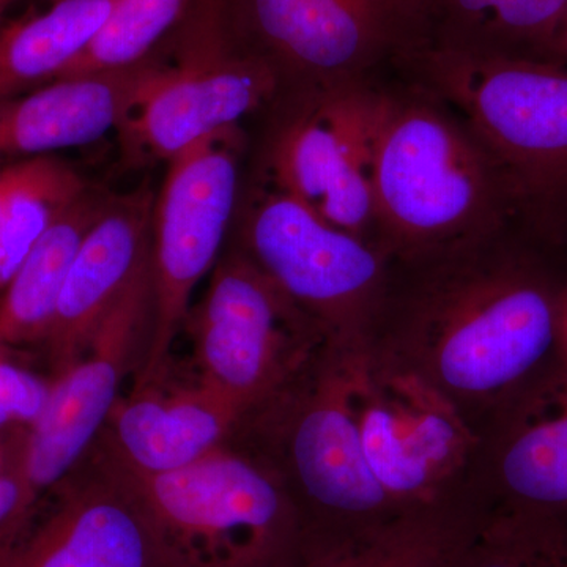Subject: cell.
Here are the masks:
<instances>
[{
	"instance_id": "23",
	"label": "cell",
	"mask_w": 567,
	"mask_h": 567,
	"mask_svg": "<svg viewBox=\"0 0 567 567\" xmlns=\"http://www.w3.org/2000/svg\"><path fill=\"white\" fill-rule=\"evenodd\" d=\"M89 189L84 178L54 155L0 166V295L41 234Z\"/></svg>"
},
{
	"instance_id": "2",
	"label": "cell",
	"mask_w": 567,
	"mask_h": 567,
	"mask_svg": "<svg viewBox=\"0 0 567 567\" xmlns=\"http://www.w3.org/2000/svg\"><path fill=\"white\" fill-rule=\"evenodd\" d=\"M371 186L377 245L399 265L494 238L516 215L491 153L427 89L377 92Z\"/></svg>"
},
{
	"instance_id": "6",
	"label": "cell",
	"mask_w": 567,
	"mask_h": 567,
	"mask_svg": "<svg viewBox=\"0 0 567 567\" xmlns=\"http://www.w3.org/2000/svg\"><path fill=\"white\" fill-rule=\"evenodd\" d=\"M350 405L365 462L399 513L476 505L480 434L423 377L372 347L352 350Z\"/></svg>"
},
{
	"instance_id": "20",
	"label": "cell",
	"mask_w": 567,
	"mask_h": 567,
	"mask_svg": "<svg viewBox=\"0 0 567 567\" xmlns=\"http://www.w3.org/2000/svg\"><path fill=\"white\" fill-rule=\"evenodd\" d=\"M425 3L434 47L532 61H551L567 10V0H425Z\"/></svg>"
},
{
	"instance_id": "17",
	"label": "cell",
	"mask_w": 567,
	"mask_h": 567,
	"mask_svg": "<svg viewBox=\"0 0 567 567\" xmlns=\"http://www.w3.org/2000/svg\"><path fill=\"white\" fill-rule=\"evenodd\" d=\"M240 420L237 406L194 377L133 388L115 402L96 445L140 475L174 472L229 442Z\"/></svg>"
},
{
	"instance_id": "22",
	"label": "cell",
	"mask_w": 567,
	"mask_h": 567,
	"mask_svg": "<svg viewBox=\"0 0 567 567\" xmlns=\"http://www.w3.org/2000/svg\"><path fill=\"white\" fill-rule=\"evenodd\" d=\"M117 0H52L0 28V100L61 76L110 18Z\"/></svg>"
},
{
	"instance_id": "29",
	"label": "cell",
	"mask_w": 567,
	"mask_h": 567,
	"mask_svg": "<svg viewBox=\"0 0 567 567\" xmlns=\"http://www.w3.org/2000/svg\"><path fill=\"white\" fill-rule=\"evenodd\" d=\"M13 431L0 432V464H2L3 457H6L7 454V450H9L10 439L11 434H13Z\"/></svg>"
},
{
	"instance_id": "13",
	"label": "cell",
	"mask_w": 567,
	"mask_h": 567,
	"mask_svg": "<svg viewBox=\"0 0 567 567\" xmlns=\"http://www.w3.org/2000/svg\"><path fill=\"white\" fill-rule=\"evenodd\" d=\"M365 84L327 85L276 141L271 173L282 192L377 245L371 186L377 91Z\"/></svg>"
},
{
	"instance_id": "3",
	"label": "cell",
	"mask_w": 567,
	"mask_h": 567,
	"mask_svg": "<svg viewBox=\"0 0 567 567\" xmlns=\"http://www.w3.org/2000/svg\"><path fill=\"white\" fill-rule=\"evenodd\" d=\"M328 347L274 398L240 416L229 443L274 470L309 546L342 543L405 516L365 462L350 405V353Z\"/></svg>"
},
{
	"instance_id": "19",
	"label": "cell",
	"mask_w": 567,
	"mask_h": 567,
	"mask_svg": "<svg viewBox=\"0 0 567 567\" xmlns=\"http://www.w3.org/2000/svg\"><path fill=\"white\" fill-rule=\"evenodd\" d=\"M107 197L89 189L41 234L0 295V342L18 350L43 346L63 284L85 235L102 216Z\"/></svg>"
},
{
	"instance_id": "7",
	"label": "cell",
	"mask_w": 567,
	"mask_h": 567,
	"mask_svg": "<svg viewBox=\"0 0 567 567\" xmlns=\"http://www.w3.org/2000/svg\"><path fill=\"white\" fill-rule=\"evenodd\" d=\"M183 330L192 339L194 377L237 406L240 416L334 344L244 251L216 262Z\"/></svg>"
},
{
	"instance_id": "25",
	"label": "cell",
	"mask_w": 567,
	"mask_h": 567,
	"mask_svg": "<svg viewBox=\"0 0 567 567\" xmlns=\"http://www.w3.org/2000/svg\"><path fill=\"white\" fill-rule=\"evenodd\" d=\"M186 2L188 0H117L95 39L55 81L137 65L181 18Z\"/></svg>"
},
{
	"instance_id": "8",
	"label": "cell",
	"mask_w": 567,
	"mask_h": 567,
	"mask_svg": "<svg viewBox=\"0 0 567 567\" xmlns=\"http://www.w3.org/2000/svg\"><path fill=\"white\" fill-rule=\"evenodd\" d=\"M244 252L334 344L369 346L393 281V260L379 245L275 185L249 212Z\"/></svg>"
},
{
	"instance_id": "26",
	"label": "cell",
	"mask_w": 567,
	"mask_h": 567,
	"mask_svg": "<svg viewBox=\"0 0 567 567\" xmlns=\"http://www.w3.org/2000/svg\"><path fill=\"white\" fill-rule=\"evenodd\" d=\"M25 445L28 427L14 429L0 464V547L28 528L40 505L25 466Z\"/></svg>"
},
{
	"instance_id": "24",
	"label": "cell",
	"mask_w": 567,
	"mask_h": 567,
	"mask_svg": "<svg viewBox=\"0 0 567 567\" xmlns=\"http://www.w3.org/2000/svg\"><path fill=\"white\" fill-rule=\"evenodd\" d=\"M447 567H567V522L488 511Z\"/></svg>"
},
{
	"instance_id": "31",
	"label": "cell",
	"mask_w": 567,
	"mask_h": 567,
	"mask_svg": "<svg viewBox=\"0 0 567 567\" xmlns=\"http://www.w3.org/2000/svg\"><path fill=\"white\" fill-rule=\"evenodd\" d=\"M13 2L14 0H0V28H2L7 11H9L11 3Z\"/></svg>"
},
{
	"instance_id": "16",
	"label": "cell",
	"mask_w": 567,
	"mask_h": 567,
	"mask_svg": "<svg viewBox=\"0 0 567 567\" xmlns=\"http://www.w3.org/2000/svg\"><path fill=\"white\" fill-rule=\"evenodd\" d=\"M153 197L147 186L107 197L82 241L44 339L52 377L80 361L104 317L151 262Z\"/></svg>"
},
{
	"instance_id": "21",
	"label": "cell",
	"mask_w": 567,
	"mask_h": 567,
	"mask_svg": "<svg viewBox=\"0 0 567 567\" xmlns=\"http://www.w3.org/2000/svg\"><path fill=\"white\" fill-rule=\"evenodd\" d=\"M484 516L473 505L415 511L342 543L308 546L292 567H447Z\"/></svg>"
},
{
	"instance_id": "27",
	"label": "cell",
	"mask_w": 567,
	"mask_h": 567,
	"mask_svg": "<svg viewBox=\"0 0 567 567\" xmlns=\"http://www.w3.org/2000/svg\"><path fill=\"white\" fill-rule=\"evenodd\" d=\"M13 349L0 342V432L31 427L50 399L52 377L18 363Z\"/></svg>"
},
{
	"instance_id": "5",
	"label": "cell",
	"mask_w": 567,
	"mask_h": 567,
	"mask_svg": "<svg viewBox=\"0 0 567 567\" xmlns=\"http://www.w3.org/2000/svg\"><path fill=\"white\" fill-rule=\"evenodd\" d=\"M126 473L185 567H292L308 547L281 480L233 443L174 472Z\"/></svg>"
},
{
	"instance_id": "15",
	"label": "cell",
	"mask_w": 567,
	"mask_h": 567,
	"mask_svg": "<svg viewBox=\"0 0 567 567\" xmlns=\"http://www.w3.org/2000/svg\"><path fill=\"white\" fill-rule=\"evenodd\" d=\"M472 498L486 511L567 522V361L525 388L480 432Z\"/></svg>"
},
{
	"instance_id": "9",
	"label": "cell",
	"mask_w": 567,
	"mask_h": 567,
	"mask_svg": "<svg viewBox=\"0 0 567 567\" xmlns=\"http://www.w3.org/2000/svg\"><path fill=\"white\" fill-rule=\"evenodd\" d=\"M238 130L186 148L167 166L155 208L151 248L152 328L133 388L158 382L189 315L197 284L218 259L238 185Z\"/></svg>"
},
{
	"instance_id": "11",
	"label": "cell",
	"mask_w": 567,
	"mask_h": 567,
	"mask_svg": "<svg viewBox=\"0 0 567 567\" xmlns=\"http://www.w3.org/2000/svg\"><path fill=\"white\" fill-rule=\"evenodd\" d=\"M265 50L323 84L364 81L432 44L425 0H245Z\"/></svg>"
},
{
	"instance_id": "30",
	"label": "cell",
	"mask_w": 567,
	"mask_h": 567,
	"mask_svg": "<svg viewBox=\"0 0 567 567\" xmlns=\"http://www.w3.org/2000/svg\"><path fill=\"white\" fill-rule=\"evenodd\" d=\"M563 353L567 361V295L565 298V317H563Z\"/></svg>"
},
{
	"instance_id": "14",
	"label": "cell",
	"mask_w": 567,
	"mask_h": 567,
	"mask_svg": "<svg viewBox=\"0 0 567 567\" xmlns=\"http://www.w3.org/2000/svg\"><path fill=\"white\" fill-rule=\"evenodd\" d=\"M152 306L151 262L126 287L80 361L52 377L50 399L28 427L25 466L43 498L95 445L133 365Z\"/></svg>"
},
{
	"instance_id": "28",
	"label": "cell",
	"mask_w": 567,
	"mask_h": 567,
	"mask_svg": "<svg viewBox=\"0 0 567 567\" xmlns=\"http://www.w3.org/2000/svg\"><path fill=\"white\" fill-rule=\"evenodd\" d=\"M551 61L567 63V10L561 29H559L557 41H555L554 58Z\"/></svg>"
},
{
	"instance_id": "18",
	"label": "cell",
	"mask_w": 567,
	"mask_h": 567,
	"mask_svg": "<svg viewBox=\"0 0 567 567\" xmlns=\"http://www.w3.org/2000/svg\"><path fill=\"white\" fill-rule=\"evenodd\" d=\"M144 65L54 81L0 100V166L102 140L121 123Z\"/></svg>"
},
{
	"instance_id": "1",
	"label": "cell",
	"mask_w": 567,
	"mask_h": 567,
	"mask_svg": "<svg viewBox=\"0 0 567 567\" xmlns=\"http://www.w3.org/2000/svg\"><path fill=\"white\" fill-rule=\"evenodd\" d=\"M391 281L369 347L423 377L480 434L518 393L565 360L566 295L496 237Z\"/></svg>"
},
{
	"instance_id": "4",
	"label": "cell",
	"mask_w": 567,
	"mask_h": 567,
	"mask_svg": "<svg viewBox=\"0 0 567 567\" xmlns=\"http://www.w3.org/2000/svg\"><path fill=\"white\" fill-rule=\"evenodd\" d=\"M401 65L491 153L514 213L548 237L567 234V63L427 44Z\"/></svg>"
},
{
	"instance_id": "10",
	"label": "cell",
	"mask_w": 567,
	"mask_h": 567,
	"mask_svg": "<svg viewBox=\"0 0 567 567\" xmlns=\"http://www.w3.org/2000/svg\"><path fill=\"white\" fill-rule=\"evenodd\" d=\"M47 495L48 509L0 547V567H185L132 477L96 443Z\"/></svg>"
},
{
	"instance_id": "12",
	"label": "cell",
	"mask_w": 567,
	"mask_h": 567,
	"mask_svg": "<svg viewBox=\"0 0 567 567\" xmlns=\"http://www.w3.org/2000/svg\"><path fill=\"white\" fill-rule=\"evenodd\" d=\"M274 65L237 54L223 40L196 48L175 66L144 65L117 130L134 158L166 159L235 128L271 95Z\"/></svg>"
}]
</instances>
